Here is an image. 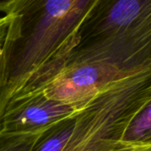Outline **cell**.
I'll use <instances>...</instances> for the list:
<instances>
[{"label": "cell", "mask_w": 151, "mask_h": 151, "mask_svg": "<svg viewBox=\"0 0 151 151\" xmlns=\"http://www.w3.org/2000/svg\"><path fill=\"white\" fill-rule=\"evenodd\" d=\"M101 0H20L4 36L10 98L40 93L62 69Z\"/></svg>", "instance_id": "obj_1"}, {"label": "cell", "mask_w": 151, "mask_h": 151, "mask_svg": "<svg viewBox=\"0 0 151 151\" xmlns=\"http://www.w3.org/2000/svg\"><path fill=\"white\" fill-rule=\"evenodd\" d=\"M151 99V63L118 79L94 96L75 116L61 151H132L124 133L135 114Z\"/></svg>", "instance_id": "obj_2"}, {"label": "cell", "mask_w": 151, "mask_h": 151, "mask_svg": "<svg viewBox=\"0 0 151 151\" xmlns=\"http://www.w3.org/2000/svg\"><path fill=\"white\" fill-rule=\"evenodd\" d=\"M147 65L103 45L75 49L40 93L80 110L106 86Z\"/></svg>", "instance_id": "obj_3"}, {"label": "cell", "mask_w": 151, "mask_h": 151, "mask_svg": "<svg viewBox=\"0 0 151 151\" xmlns=\"http://www.w3.org/2000/svg\"><path fill=\"white\" fill-rule=\"evenodd\" d=\"M103 42L150 62L151 0H101L82 24L75 49Z\"/></svg>", "instance_id": "obj_4"}, {"label": "cell", "mask_w": 151, "mask_h": 151, "mask_svg": "<svg viewBox=\"0 0 151 151\" xmlns=\"http://www.w3.org/2000/svg\"><path fill=\"white\" fill-rule=\"evenodd\" d=\"M79 109L42 93L9 99L0 118V130L14 133L44 132Z\"/></svg>", "instance_id": "obj_5"}, {"label": "cell", "mask_w": 151, "mask_h": 151, "mask_svg": "<svg viewBox=\"0 0 151 151\" xmlns=\"http://www.w3.org/2000/svg\"><path fill=\"white\" fill-rule=\"evenodd\" d=\"M123 140L133 145L151 144V99L132 117Z\"/></svg>", "instance_id": "obj_6"}, {"label": "cell", "mask_w": 151, "mask_h": 151, "mask_svg": "<svg viewBox=\"0 0 151 151\" xmlns=\"http://www.w3.org/2000/svg\"><path fill=\"white\" fill-rule=\"evenodd\" d=\"M76 115L60 121L44 132L32 151H61L72 132Z\"/></svg>", "instance_id": "obj_7"}, {"label": "cell", "mask_w": 151, "mask_h": 151, "mask_svg": "<svg viewBox=\"0 0 151 151\" xmlns=\"http://www.w3.org/2000/svg\"><path fill=\"white\" fill-rule=\"evenodd\" d=\"M43 133H14L0 130V151H32Z\"/></svg>", "instance_id": "obj_8"}, {"label": "cell", "mask_w": 151, "mask_h": 151, "mask_svg": "<svg viewBox=\"0 0 151 151\" xmlns=\"http://www.w3.org/2000/svg\"><path fill=\"white\" fill-rule=\"evenodd\" d=\"M8 25V24H7ZM7 25L0 30V118L10 99L8 88V70L4 48V36Z\"/></svg>", "instance_id": "obj_9"}, {"label": "cell", "mask_w": 151, "mask_h": 151, "mask_svg": "<svg viewBox=\"0 0 151 151\" xmlns=\"http://www.w3.org/2000/svg\"><path fill=\"white\" fill-rule=\"evenodd\" d=\"M20 0H0V13L8 14Z\"/></svg>", "instance_id": "obj_10"}, {"label": "cell", "mask_w": 151, "mask_h": 151, "mask_svg": "<svg viewBox=\"0 0 151 151\" xmlns=\"http://www.w3.org/2000/svg\"><path fill=\"white\" fill-rule=\"evenodd\" d=\"M11 20L10 14H6L2 17H0V30H1L4 27H6Z\"/></svg>", "instance_id": "obj_11"}, {"label": "cell", "mask_w": 151, "mask_h": 151, "mask_svg": "<svg viewBox=\"0 0 151 151\" xmlns=\"http://www.w3.org/2000/svg\"><path fill=\"white\" fill-rule=\"evenodd\" d=\"M132 151H151V144L140 145L137 147L136 148L132 149Z\"/></svg>", "instance_id": "obj_12"}]
</instances>
